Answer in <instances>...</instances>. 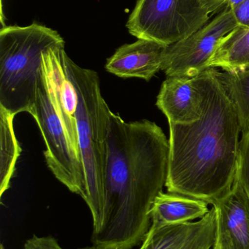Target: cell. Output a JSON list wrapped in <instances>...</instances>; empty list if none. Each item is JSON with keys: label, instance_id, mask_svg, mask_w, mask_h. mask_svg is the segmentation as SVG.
<instances>
[{"label": "cell", "instance_id": "cell-1", "mask_svg": "<svg viewBox=\"0 0 249 249\" xmlns=\"http://www.w3.org/2000/svg\"><path fill=\"white\" fill-rule=\"evenodd\" d=\"M169 149L154 122L127 123L110 111L102 222L92 235L96 249H133L143 243L152 205L166 184Z\"/></svg>", "mask_w": 249, "mask_h": 249}, {"label": "cell", "instance_id": "cell-2", "mask_svg": "<svg viewBox=\"0 0 249 249\" xmlns=\"http://www.w3.org/2000/svg\"><path fill=\"white\" fill-rule=\"evenodd\" d=\"M203 112L192 124H169L168 193L211 204L233 184L239 158L241 124L222 71L209 68L200 74Z\"/></svg>", "mask_w": 249, "mask_h": 249}, {"label": "cell", "instance_id": "cell-3", "mask_svg": "<svg viewBox=\"0 0 249 249\" xmlns=\"http://www.w3.org/2000/svg\"><path fill=\"white\" fill-rule=\"evenodd\" d=\"M66 71L77 96L76 121L80 158L84 170L86 202L93 230L99 228L103 211V186L107 161V136L111 111L101 93L99 76L64 55Z\"/></svg>", "mask_w": 249, "mask_h": 249}, {"label": "cell", "instance_id": "cell-4", "mask_svg": "<svg viewBox=\"0 0 249 249\" xmlns=\"http://www.w3.org/2000/svg\"><path fill=\"white\" fill-rule=\"evenodd\" d=\"M64 44L57 31L38 23L1 28L0 107L15 115L31 114L40 78L42 53Z\"/></svg>", "mask_w": 249, "mask_h": 249}, {"label": "cell", "instance_id": "cell-5", "mask_svg": "<svg viewBox=\"0 0 249 249\" xmlns=\"http://www.w3.org/2000/svg\"><path fill=\"white\" fill-rule=\"evenodd\" d=\"M30 115L35 118L45 141L44 155L48 168L70 192L84 198L86 181L79 143L61 115L42 68Z\"/></svg>", "mask_w": 249, "mask_h": 249}, {"label": "cell", "instance_id": "cell-6", "mask_svg": "<svg viewBox=\"0 0 249 249\" xmlns=\"http://www.w3.org/2000/svg\"><path fill=\"white\" fill-rule=\"evenodd\" d=\"M211 14L203 0H138L127 28L137 39L170 46L201 29Z\"/></svg>", "mask_w": 249, "mask_h": 249}, {"label": "cell", "instance_id": "cell-7", "mask_svg": "<svg viewBox=\"0 0 249 249\" xmlns=\"http://www.w3.org/2000/svg\"><path fill=\"white\" fill-rule=\"evenodd\" d=\"M238 26L230 7L227 6L211 21L173 45L167 47L162 70L167 77H196L209 69L219 42Z\"/></svg>", "mask_w": 249, "mask_h": 249}, {"label": "cell", "instance_id": "cell-8", "mask_svg": "<svg viewBox=\"0 0 249 249\" xmlns=\"http://www.w3.org/2000/svg\"><path fill=\"white\" fill-rule=\"evenodd\" d=\"M216 212L215 249H249V199L235 178L230 190L211 203Z\"/></svg>", "mask_w": 249, "mask_h": 249}, {"label": "cell", "instance_id": "cell-9", "mask_svg": "<svg viewBox=\"0 0 249 249\" xmlns=\"http://www.w3.org/2000/svg\"><path fill=\"white\" fill-rule=\"evenodd\" d=\"M203 91L200 75L167 77L156 99V107L169 124L196 122L203 112Z\"/></svg>", "mask_w": 249, "mask_h": 249}, {"label": "cell", "instance_id": "cell-10", "mask_svg": "<svg viewBox=\"0 0 249 249\" xmlns=\"http://www.w3.org/2000/svg\"><path fill=\"white\" fill-rule=\"evenodd\" d=\"M167 47L154 41L138 39L118 48L108 58L105 69L119 77L149 81L162 70Z\"/></svg>", "mask_w": 249, "mask_h": 249}, {"label": "cell", "instance_id": "cell-11", "mask_svg": "<svg viewBox=\"0 0 249 249\" xmlns=\"http://www.w3.org/2000/svg\"><path fill=\"white\" fill-rule=\"evenodd\" d=\"M216 212L213 207L203 219L177 225H151L140 249H191L216 237Z\"/></svg>", "mask_w": 249, "mask_h": 249}, {"label": "cell", "instance_id": "cell-12", "mask_svg": "<svg viewBox=\"0 0 249 249\" xmlns=\"http://www.w3.org/2000/svg\"><path fill=\"white\" fill-rule=\"evenodd\" d=\"M210 210L209 203L204 200L162 192L152 205L151 221L156 226L188 223L203 219Z\"/></svg>", "mask_w": 249, "mask_h": 249}, {"label": "cell", "instance_id": "cell-13", "mask_svg": "<svg viewBox=\"0 0 249 249\" xmlns=\"http://www.w3.org/2000/svg\"><path fill=\"white\" fill-rule=\"evenodd\" d=\"M209 68L226 72L249 69V28L237 26L219 42L209 63Z\"/></svg>", "mask_w": 249, "mask_h": 249}, {"label": "cell", "instance_id": "cell-14", "mask_svg": "<svg viewBox=\"0 0 249 249\" xmlns=\"http://www.w3.org/2000/svg\"><path fill=\"white\" fill-rule=\"evenodd\" d=\"M15 115L0 107V197L10 187L20 149L15 135Z\"/></svg>", "mask_w": 249, "mask_h": 249}, {"label": "cell", "instance_id": "cell-15", "mask_svg": "<svg viewBox=\"0 0 249 249\" xmlns=\"http://www.w3.org/2000/svg\"><path fill=\"white\" fill-rule=\"evenodd\" d=\"M222 74L238 112L241 133L244 134L249 132V69L234 72L222 71Z\"/></svg>", "mask_w": 249, "mask_h": 249}, {"label": "cell", "instance_id": "cell-16", "mask_svg": "<svg viewBox=\"0 0 249 249\" xmlns=\"http://www.w3.org/2000/svg\"><path fill=\"white\" fill-rule=\"evenodd\" d=\"M235 178L245 190L249 199V132L242 134Z\"/></svg>", "mask_w": 249, "mask_h": 249}, {"label": "cell", "instance_id": "cell-17", "mask_svg": "<svg viewBox=\"0 0 249 249\" xmlns=\"http://www.w3.org/2000/svg\"><path fill=\"white\" fill-rule=\"evenodd\" d=\"M23 249H64L58 244L57 240L52 236H38L32 235L25 241ZM78 249H96V247H85Z\"/></svg>", "mask_w": 249, "mask_h": 249}, {"label": "cell", "instance_id": "cell-18", "mask_svg": "<svg viewBox=\"0 0 249 249\" xmlns=\"http://www.w3.org/2000/svg\"><path fill=\"white\" fill-rule=\"evenodd\" d=\"M230 8L238 26L249 28V0H243Z\"/></svg>", "mask_w": 249, "mask_h": 249}, {"label": "cell", "instance_id": "cell-19", "mask_svg": "<svg viewBox=\"0 0 249 249\" xmlns=\"http://www.w3.org/2000/svg\"><path fill=\"white\" fill-rule=\"evenodd\" d=\"M212 14L220 12L227 7V0H203Z\"/></svg>", "mask_w": 249, "mask_h": 249}, {"label": "cell", "instance_id": "cell-20", "mask_svg": "<svg viewBox=\"0 0 249 249\" xmlns=\"http://www.w3.org/2000/svg\"><path fill=\"white\" fill-rule=\"evenodd\" d=\"M215 240H216V237L210 238V239L207 240V241H203V242L197 244V245H196L195 247H193L191 249H212L213 246H214Z\"/></svg>", "mask_w": 249, "mask_h": 249}, {"label": "cell", "instance_id": "cell-21", "mask_svg": "<svg viewBox=\"0 0 249 249\" xmlns=\"http://www.w3.org/2000/svg\"><path fill=\"white\" fill-rule=\"evenodd\" d=\"M241 1L243 0H227V6L232 7L241 2Z\"/></svg>", "mask_w": 249, "mask_h": 249}, {"label": "cell", "instance_id": "cell-22", "mask_svg": "<svg viewBox=\"0 0 249 249\" xmlns=\"http://www.w3.org/2000/svg\"><path fill=\"white\" fill-rule=\"evenodd\" d=\"M0 249H5L2 244H1V245H0Z\"/></svg>", "mask_w": 249, "mask_h": 249}, {"label": "cell", "instance_id": "cell-23", "mask_svg": "<svg viewBox=\"0 0 249 249\" xmlns=\"http://www.w3.org/2000/svg\"></svg>", "mask_w": 249, "mask_h": 249}]
</instances>
